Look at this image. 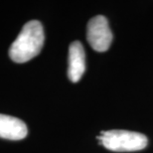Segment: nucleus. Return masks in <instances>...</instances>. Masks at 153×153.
<instances>
[{
  "label": "nucleus",
  "instance_id": "f257e3e1",
  "mask_svg": "<svg viewBox=\"0 0 153 153\" xmlns=\"http://www.w3.org/2000/svg\"><path fill=\"white\" fill-rule=\"evenodd\" d=\"M44 29L37 20H31L23 26L16 40L9 49V57L15 63H25L41 52L44 45Z\"/></svg>",
  "mask_w": 153,
  "mask_h": 153
},
{
  "label": "nucleus",
  "instance_id": "f03ea898",
  "mask_svg": "<svg viewBox=\"0 0 153 153\" xmlns=\"http://www.w3.org/2000/svg\"><path fill=\"white\" fill-rule=\"evenodd\" d=\"M97 139L106 149L115 152L138 151L147 146L145 135L128 130L102 131Z\"/></svg>",
  "mask_w": 153,
  "mask_h": 153
},
{
  "label": "nucleus",
  "instance_id": "7ed1b4c3",
  "mask_svg": "<svg viewBox=\"0 0 153 153\" xmlns=\"http://www.w3.org/2000/svg\"><path fill=\"white\" fill-rule=\"evenodd\" d=\"M87 39L91 47L97 52L108 50L112 41V33L108 19L102 15L91 18L88 23Z\"/></svg>",
  "mask_w": 153,
  "mask_h": 153
},
{
  "label": "nucleus",
  "instance_id": "20e7f679",
  "mask_svg": "<svg viewBox=\"0 0 153 153\" xmlns=\"http://www.w3.org/2000/svg\"><path fill=\"white\" fill-rule=\"evenodd\" d=\"M85 71V54L82 43L73 42L69 48L68 76L70 81L78 82Z\"/></svg>",
  "mask_w": 153,
  "mask_h": 153
},
{
  "label": "nucleus",
  "instance_id": "39448f33",
  "mask_svg": "<svg viewBox=\"0 0 153 153\" xmlns=\"http://www.w3.org/2000/svg\"><path fill=\"white\" fill-rule=\"evenodd\" d=\"M28 133L25 122L14 116L0 114V137L9 140L24 139Z\"/></svg>",
  "mask_w": 153,
  "mask_h": 153
}]
</instances>
